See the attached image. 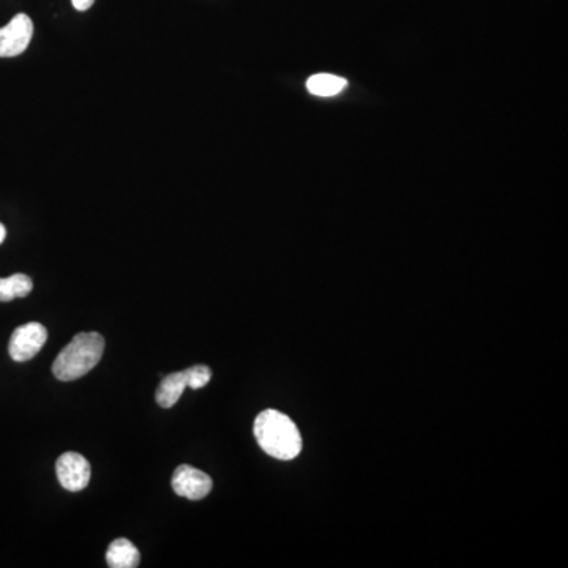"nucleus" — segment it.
<instances>
[{
	"label": "nucleus",
	"mask_w": 568,
	"mask_h": 568,
	"mask_svg": "<svg viewBox=\"0 0 568 568\" xmlns=\"http://www.w3.org/2000/svg\"><path fill=\"white\" fill-rule=\"evenodd\" d=\"M34 283L24 273H16L12 277L0 278V302H12L29 296Z\"/></svg>",
	"instance_id": "1a4fd4ad"
},
{
	"label": "nucleus",
	"mask_w": 568,
	"mask_h": 568,
	"mask_svg": "<svg viewBox=\"0 0 568 568\" xmlns=\"http://www.w3.org/2000/svg\"><path fill=\"white\" fill-rule=\"evenodd\" d=\"M56 474L62 488L71 493L83 491L90 482V464L83 455L67 452L56 463Z\"/></svg>",
	"instance_id": "423d86ee"
},
{
	"label": "nucleus",
	"mask_w": 568,
	"mask_h": 568,
	"mask_svg": "<svg viewBox=\"0 0 568 568\" xmlns=\"http://www.w3.org/2000/svg\"><path fill=\"white\" fill-rule=\"evenodd\" d=\"M256 441L267 455L281 461H291L302 452V434L289 415L266 409L256 417L253 425Z\"/></svg>",
	"instance_id": "f257e3e1"
},
{
	"label": "nucleus",
	"mask_w": 568,
	"mask_h": 568,
	"mask_svg": "<svg viewBox=\"0 0 568 568\" xmlns=\"http://www.w3.org/2000/svg\"><path fill=\"white\" fill-rule=\"evenodd\" d=\"M171 483L172 490L177 496L185 497L190 501H201L204 497L209 496L213 488L210 475L193 468V466H188V464H182L174 471Z\"/></svg>",
	"instance_id": "39448f33"
},
{
	"label": "nucleus",
	"mask_w": 568,
	"mask_h": 568,
	"mask_svg": "<svg viewBox=\"0 0 568 568\" xmlns=\"http://www.w3.org/2000/svg\"><path fill=\"white\" fill-rule=\"evenodd\" d=\"M190 381V368L184 371H177V373L168 374V376H165L163 381H161L160 387H158L157 395H155L157 403L160 404L161 408L165 409L176 406L184 390L190 387Z\"/></svg>",
	"instance_id": "0eeeda50"
},
{
	"label": "nucleus",
	"mask_w": 568,
	"mask_h": 568,
	"mask_svg": "<svg viewBox=\"0 0 568 568\" xmlns=\"http://www.w3.org/2000/svg\"><path fill=\"white\" fill-rule=\"evenodd\" d=\"M73 2V7L78 10V12H86L92 5L95 4V0H71Z\"/></svg>",
	"instance_id": "f8f14e48"
},
{
	"label": "nucleus",
	"mask_w": 568,
	"mask_h": 568,
	"mask_svg": "<svg viewBox=\"0 0 568 568\" xmlns=\"http://www.w3.org/2000/svg\"><path fill=\"white\" fill-rule=\"evenodd\" d=\"M105 352V338L97 332H84L75 338L57 355L53 373L59 381H76L94 370Z\"/></svg>",
	"instance_id": "f03ea898"
},
{
	"label": "nucleus",
	"mask_w": 568,
	"mask_h": 568,
	"mask_svg": "<svg viewBox=\"0 0 568 568\" xmlns=\"http://www.w3.org/2000/svg\"><path fill=\"white\" fill-rule=\"evenodd\" d=\"M106 562L111 568H135L141 562V554L130 540L116 539L109 545Z\"/></svg>",
	"instance_id": "6e6552de"
},
{
	"label": "nucleus",
	"mask_w": 568,
	"mask_h": 568,
	"mask_svg": "<svg viewBox=\"0 0 568 568\" xmlns=\"http://www.w3.org/2000/svg\"><path fill=\"white\" fill-rule=\"evenodd\" d=\"M191 381L190 389L198 390L202 387H206L209 384L210 379H212V370L206 365H196V367L190 368Z\"/></svg>",
	"instance_id": "9b49d317"
},
{
	"label": "nucleus",
	"mask_w": 568,
	"mask_h": 568,
	"mask_svg": "<svg viewBox=\"0 0 568 568\" xmlns=\"http://www.w3.org/2000/svg\"><path fill=\"white\" fill-rule=\"evenodd\" d=\"M34 37V23L26 13L13 16L7 26L0 27V57H16L29 48Z\"/></svg>",
	"instance_id": "20e7f679"
},
{
	"label": "nucleus",
	"mask_w": 568,
	"mask_h": 568,
	"mask_svg": "<svg viewBox=\"0 0 568 568\" xmlns=\"http://www.w3.org/2000/svg\"><path fill=\"white\" fill-rule=\"evenodd\" d=\"M48 340V330L40 322H27L12 333L8 352L15 362H27L42 351Z\"/></svg>",
	"instance_id": "7ed1b4c3"
},
{
	"label": "nucleus",
	"mask_w": 568,
	"mask_h": 568,
	"mask_svg": "<svg viewBox=\"0 0 568 568\" xmlns=\"http://www.w3.org/2000/svg\"><path fill=\"white\" fill-rule=\"evenodd\" d=\"M348 87V81L340 76L327 75V73H321V75L311 76L307 81V89L310 90V94L316 95V97H335V95L341 94V90Z\"/></svg>",
	"instance_id": "9d476101"
},
{
	"label": "nucleus",
	"mask_w": 568,
	"mask_h": 568,
	"mask_svg": "<svg viewBox=\"0 0 568 568\" xmlns=\"http://www.w3.org/2000/svg\"><path fill=\"white\" fill-rule=\"evenodd\" d=\"M5 237H7V229L0 223V243H4Z\"/></svg>",
	"instance_id": "ddd939ff"
}]
</instances>
